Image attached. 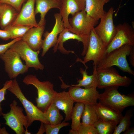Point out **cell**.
Instances as JSON below:
<instances>
[{"label":"cell","instance_id":"17","mask_svg":"<svg viewBox=\"0 0 134 134\" xmlns=\"http://www.w3.org/2000/svg\"><path fill=\"white\" fill-rule=\"evenodd\" d=\"M52 102L64 113V121H68L71 119L75 102L68 91L57 92L53 97Z\"/></svg>","mask_w":134,"mask_h":134},{"label":"cell","instance_id":"24","mask_svg":"<svg viewBox=\"0 0 134 134\" xmlns=\"http://www.w3.org/2000/svg\"><path fill=\"white\" fill-rule=\"evenodd\" d=\"M70 39L76 40L78 42L82 43L83 42V39L80 36L69 31L68 29L64 28L59 34L56 43L54 46V52H56L58 49L61 53L64 54H68L70 53H74L73 51L66 50L63 46V44L65 42Z\"/></svg>","mask_w":134,"mask_h":134},{"label":"cell","instance_id":"29","mask_svg":"<svg viewBox=\"0 0 134 134\" xmlns=\"http://www.w3.org/2000/svg\"><path fill=\"white\" fill-rule=\"evenodd\" d=\"M93 126L96 129L98 134H111L117 125L99 119Z\"/></svg>","mask_w":134,"mask_h":134},{"label":"cell","instance_id":"32","mask_svg":"<svg viewBox=\"0 0 134 134\" xmlns=\"http://www.w3.org/2000/svg\"><path fill=\"white\" fill-rule=\"evenodd\" d=\"M78 134H98L96 129L93 126L81 123L77 130Z\"/></svg>","mask_w":134,"mask_h":134},{"label":"cell","instance_id":"34","mask_svg":"<svg viewBox=\"0 0 134 134\" xmlns=\"http://www.w3.org/2000/svg\"><path fill=\"white\" fill-rule=\"evenodd\" d=\"M12 81L11 80L6 81L4 84L3 87L0 89V116H2L3 113L1 103L3 101L5 100V95L6 93V91L11 86Z\"/></svg>","mask_w":134,"mask_h":134},{"label":"cell","instance_id":"30","mask_svg":"<svg viewBox=\"0 0 134 134\" xmlns=\"http://www.w3.org/2000/svg\"><path fill=\"white\" fill-rule=\"evenodd\" d=\"M31 27L23 26L10 25L4 29L9 33L11 39H14L22 37Z\"/></svg>","mask_w":134,"mask_h":134},{"label":"cell","instance_id":"4","mask_svg":"<svg viewBox=\"0 0 134 134\" xmlns=\"http://www.w3.org/2000/svg\"><path fill=\"white\" fill-rule=\"evenodd\" d=\"M23 82L27 85H32L36 88L38 96L35 98L37 107L44 112L51 103L56 92L54 85L48 81H41L35 75H28L25 77Z\"/></svg>","mask_w":134,"mask_h":134},{"label":"cell","instance_id":"37","mask_svg":"<svg viewBox=\"0 0 134 134\" xmlns=\"http://www.w3.org/2000/svg\"><path fill=\"white\" fill-rule=\"evenodd\" d=\"M129 59L130 64L133 67H134V46L132 48L129 55Z\"/></svg>","mask_w":134,"mask_h":134},{"label":"cell","instance_id":"38","mask_svg":"<svg viewBox=\"0 0 134 134\" xmlns=\"http://www.w3.org/2000/svg\"><path fill=\"white\" fill-rule=\"evenodd\" d=\"M41 123L40 128L39 129L38 131L36 134H42L45 132V129L44 125V123L41 122Z\"/></svg>","mask_w":134,"mask_h":134},{"label":"cell","instance_id":"33","mask_svg":"<svg viewBox=\"0 0 134 134\" xmlns=\"http://www.w3.org/2000/svg\"><path fill=\"white\" fill-rule=\"evenodd\" d=\"M27 0H0V4H6L14 7L19 13Z\"/></svg>","mask_w":134,"mask_h":134},{"label":"cell","instance_id":"10","mask_svg":"<svg viewBox=\"0 0 134 134\" xmlns=\"http://www.w3.org/2000/svg\"><path fill=\"white\" fill-rule=\"evenodd\" d=\"M0 58L4 61L5 70L11 79L28 71L29 68L23 64L18 54L10 48L0 55Z\"/></svg>","mask_w":134,"mask_h":134},{"label":"cell","instance_id":"7","mask_svg":"<svg viewBox=\"0 0 134 134\" xmlns=\"http://www.w3.org/2000/svg\"><path fill=\"white\" fill-rule=\"evenodd\" d=\"M15 100L10 104L9 112L2 114L3 118L6 121L5 124L8 125L16 134H24V128L27 129L29 127L27 117L23 112V109L17 105Z\"/></svg>","mask_w":134,"mask_h":134},{"label":"cell","instance_id":"15","mask_svg":"<svg viewBox=\"0 0 134 134\" xmlns=\"http://www.w3.org/2000/svg\"><path fill=\"white\" fill-rule=\"evenodd\" d=\"M85 0H62L59 13L62 17L64 27L67 28L69 31L73 30L68 21L70 14L72 16L76 13L84 10Z\"/></svg>","mask_w":134,"mask_h":134},{"label":"cell","instance_id":"26","mask_svg":"<svg viewBox=\"0 0 134 134\" xmlns=\"http://www.w3.org/2000/svg\"><path fill=\"white\" fill-rule=\"evenodd\" d=\"M81 119L82 123L93 126L99 119V118L92 105L85 104Z\"/></svg>","mask_w":134,"mask_h":134},{"label":"cell","instance_id":"18","mask_svg":"<svg viewBox=\"0 0 134 134\" xmlns=\"http://www.w3.org/2000/svg\"><path fill=\"white\" fill-rule=\"evenodd\" d=\"M45 28V26L32 27L21 37V39L33 50L40 51L42 45V36Z\"/></svg>","mask_w":134,"mask_h":134},{"label":"cell","instance_id":"23","mask_svg":"<svg viewBox=\"0 0 134 134\" xmlns=\"http://www.w3.org/2000/svg\"><path fill=\"white\" fill-rule=\"evenodd\" d=\"M19 13L13 7L6 4H0V26L3 29L11 25Z\"/></svg>","mask_w":134,"mask_h":134},{"label":"cell","instance_id":"39","mask_svg":"<svg viewBox=\"0 0 134 134\" xmlns=\"http://www.w3.org/2000/svg\"><path fill=\"white\" fill-rule=\"evenodd\" d=\"M124 134H134V127H130L124 132Z\"/></svg>","mask_w":134,"mask_h":134},{"label":"cell","instance_id":"42","mask_svg":"<svg viewBox=\"0 0 134 134\" xmlns=\"http://www.w3.org/2000/svg\"><path fill=\"white\" fill-rule=\"evenodd\" d=\"M1 123L0 122V131L1 129Z\"/></svg>","mask_w":134,"mask_h":134},{"label":"cell","instance_id":"21","mask_svg":"<svg viewBox=\"0 0 134 134\" xmlns=\"http://www.w3.org/2000/svg\"><path fill=\"white\" fill-rule=\"evenodd\" d=\"M85 66V70H84L82 68L80 69V72L82 75V79H77V82L78 83L77 84L67 85L64 83L61 77H59V78L62 82V84L61 85V88L65 89L70 87L73 86L80 87H84V88H89L95 86L97 87L96 79V66H93V73L91 75L88 74V73L86 71L88 67L86 66Z\"/></svg>","mask_w":134,"mask_h":134},{"label":"cell","instance_id":"11","mask_svg":"<svg viewBox=\"0 0 134 134\" xmlns=\"http://www.w3.org/2000/svg\"><path fill=\"white\" fill-rule=\"evenodd\" d=\"M10 48L17 53L25 61L28 68L33 67L36 70H43L44 66L40 62L38 57L40 51L33 50L21 39L15 42Z\"/></svg>","mask_w":134,"mask_h":134},{"label":"cell","instance_id":"12","mask_svg":"<svg viewBox=\"0 0 134 134\" xmlns=\"http://www.w3.org/2000/svg\"><path fill=\"white\" fill-rule=\"evenodd\" d=\"M94 28L91 31L87 49L82 62L85 65V63L92 60L93 66H97L103 58L106 47L97 35Z\"/></svg>","mask_w":134,"mask_h":134},{"label":"cell","instance_id":"28","mask_svg":"<svg viewBox=\"0 0 134 134\" xmlns=\"http://www.w3.org/2000/svg\"><path fill=\"white\" fill-rule=\"evenodd\" d=\"M134 109L127 110L115 127L113 134H120L129 128L131 124V119L133 116Z\"/></svg>","mask_w":134,"mask_h":134},{"label":"cell","instance_id":"19","mask_svg":"<svg viewBox=\"0 0 134 134\" xmlns=\"http://www.w3.org/2000/svg\"><path fill=\"white\" fill-rule=\"evenodd\" d=\"M62 3V0H35V15L40 14V19L38 23L39 26H45V16L46 13L50 9L57 8L59 9Z\"/></svg>","mask_w":134,"mask_h":134},{"label":"cell","instance_id":"13","mask_svg":"<svg viewBox=\"0 0 134 134\" xmlns=\"http://www.w3.org/2000/svg\"><path fill=\"white\" fill-rule=\"evenodd\" d=\"M69 87L68 92L75 102L92 105L97 103L100 94L96 87L84 88L76 86Z\"/></svg>","mask_w":134,"mask_h":134},{"label":"cell","instance_id":"2","mask_svg":"<svg viewBox=\"0 0 134 134\" xmlns=\"http://www.w3.org/2000/svg\"><path fill=\"white\" fill-rule=\"evenodd\" d=\"M124 45L105 55L96 67L97 70L105 69L116 66L123 72L134 76V72L130 66L127 59L133 47Z\"/></svg>","mask_w":134,"mask_h":134},{"label":"cell","instance_id":"16","mask_svg":"<svg viewBox=\"0 0 134 134\" xmlns=\"http://www.w3.org/2000/svg\"><path fill=\"white\" fill-rule=\"evenodd\" d=\"M54 16L55 22L52 31L50 32L46 31L43 34L44 38L42 48V57L50 48L55 45L57 42L58 35L64 28L62 17L59 13H55Z\"/></svg>","mask_w":134,"mask_h":134},{"label":"cell","instance_id":"9","mask_svg":"<svg viewBox=\"0 0 134 134\" xmlns=\"http://www.w3.org/2000/svg\"><path fill=\"white\" fill-rule=\"evenodd\" d=\"M116 27L115 34L112 41L106 47L104 57L124 45L134 46V30L132 27L126 23L120 24Z\"/></svg>","mask_w":134,"mask_h":134},{"label":"cell","instance_id":"25","mask_svg":"<svg viewBox=\"0 0 134 134\" xmlns=\"http://www.w3.org/2000/svg\"><path fill=\"white\" fill-rule=\"evenodd\" d=\"M46 118L51 125H55L62 122L63 116L60 114V110L52 102L44 112Z\"/></svg>","mask_w":134,"mask_h":134},{"label":"cell","instance_id":"14","mask_svg":"<svg viewBox=\"0 0 134 134\" xmlns=\"http://www.w3.org/2000/svg\"><path fill=\"white\" fill-rule=\"evenodd\" d=\"M35 0H27L23 5L16 19L11 25L38 26L35 18Z\"/></svg>","mask_w":134,"mask_h":134},{"label":"cell","instance_id":"8","mask_svg":"<svg viewBox=\"0 0 134 134\" xmlns=\"http://www.w3.org/2000/svg\"><path fill=\"white\" fill-rule=\"evenodd\" d=\"M114 9L110 8L100 18L99 24L94 28L96 34L103 44L107 46L112 40L116 32V27L114 24L113 16Z\"/></svg>","mask_w":134,"mask_h":134},{"label":"cell","instance_id":"40","mask_svg":"<svg viewBox=\"0 0 134 134\" xmlns=\"http://www.w3.org/2000/svg\"><path fill=\"white\" fill-rule=\"evenodd\" d=\"M24 134H31V133L30 132L28 131L27 129H26L24 132Z\"/></svg>","mask_w":134,"mask_h":134},{"label":"cell","instance_id":"41","mask_svg":"<svg viewBox=\"0 0 134 134\" xmlns=\"http://www.w3.org/2000/svg\"><path fill=\"white\" fill-rule=\"evenodd\" d=\"M105 1V3H107L108 2L110 1V0H104Z\"/></svg>","mask_w":134,"mask_h":134},{"label":"cell","instance_id":"20","mask_svg":"<svg viewBox=\"0 0 134 134\" xmlns=\"http://www.w3.org/2000/svg\"><path fill=\"white\" fill-rule=\"evenodd\" d=\"M99 119L117 125L123 116L122 113L117 112L100 103L92 105Z\"/></svg>","mask_w":134,"mask_h":134},{"label":"cell","instance_id":"1","mask_svg":"<svg viewBox=\"0 0 134 134\" xmlns=\"http://www.w3.org/2000/svg\"><path fill=\"white\" fill-rule=\"evenodd\" d=\"M119 87L106 88L103 93L100 94L99 102L114 110L122 113L126 107L134 106V94H122L118 91Z\"/></svg>","mask_w":134,"mask_h":134},{"label":"cell","instance_id":"36","mask_svg":"<svg viewBox=\"0 0 134 134\" xmlns=\"http://www.w3.org/2000/svg\"><path fill=\"white\" fill-rule=\"evenodd\" d=\"M0 38L7 40L11 39L10 35L9 32L6 30H0Z\"/></svg>","mask_w":134,"mask_h":134},{"label":"cell","instance_id":"35","mask_svg":"<svg viewBox=\"0 0 134 134\" xmlns=\"http://www.w3.org/2000/svg\"><path fill=\"white\" fill-rule=\"evenodd\" d=\"M21 39V37L13 39L10 42L4 44H0V55L4 53L10 48L12 45L16 41Z\"/></svg>","mask_w":134,"mask_h":134},{"label":"cell","instance_id":"3","mask_svg":"<svg viewBox=\"0 0 134 134\" xmlns=\"http://www.w3.org/2000/svg\"><path fill=\"white\" fill-rule=\"evenodd\" d=\"M68 21L72 33L80 36L83 39V49L81 54L84 56L87 49L91 31L98 21L88 15L84 10L72 16L69 18Z\"/></svg>","mask_w":134,"mask_h":134},{"label":"cell","instance_id":"31","mask_svg":"<svg viewBox=\"0 0 134 134\" xmlns=\"http://www.w3.org/2000/svg\"><path fill=\"white\" fill-rule=\"evenodd\" d=\"M69 125V123L66 122L64 120L61 123L55 125L44 124L46 134H58L62 128Z\"/></svg>","mask_w":134,"mask_h":134},{"label":"cell","instance_id":"22","mask_svg":"<svg viewBox=\"0 0 134 134\" xmlns=\"http://www.w3.org/2000/svg\"><path fill=\"white\" fill-rule=\"evenodd\" d=\"M84 10L87 14L94 20L98 21L105 11L104 6V0H85Z\"/></svg>","mask_w":134,"mask_h":134},{"label":"cell","instance_id":"5","mask_svg":"<svg viewBox=\"0 0 134 134\" xmlns=\"http://www.w3.org/2000/svg\"><path fill=\"white\" fill-rule=\"evenodd\" d=\"M7 90L14 94L19 100L26 112L29 127L35 121H39L44 124H49L46 119L45 113L29 100L25 96L15 78L11 86Z\"/></svg>","mask_w":134,"mask_h":134},{"label":"cell","instance_id":"27","mask_svg":"<svg viewBox=\"0 0 134 134\" xmlns=\"http://www.w3.org/2000/svg\"><path fill=\"white\" fill-rule=\"evenodd\" d=\"M85 104L80 102H76L73 107L71 119L72 130L76 131L81 124V119L84 108Z\"/></svg>","mask_w":134,"mask_h":134},{"label":"cell","instance_id":"6","mask_svg":"<svg viewBox=\"0 0 134 134\" xmlns=\"http://www.w3.org/2000/svg\"><path fill=\"white\" fill-rule=\"evenodd\" d=\"M96 79L97 88L100 89L112 87H128L132 81L128 77L121 75L112 67L97 70Z\"/></svg>","mask_w":134,"mask_h":134}]
</instances>
